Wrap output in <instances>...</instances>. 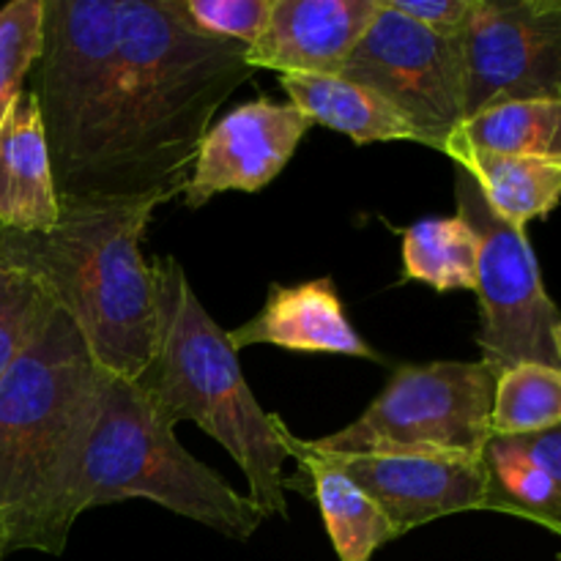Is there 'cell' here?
Listing matches in <instances>:
<instances>
[{
  "mask_svg": "<svg viewBox=\"0 0 561 561\" xmlns=\"http://www.w3.org/2000/svg\"><path fill=\"white\" fill-rule=\"evenodd\" d=\"M126 499H148L230 540H250L266 520L250 496L181 447L175 427L135 383L104 373L77 510L82 515Z\"/></svg>",
  "mask_w": 561,
  "mask_h": 561,
  "instance_id": "cell-5",
  "label": "cell"
},
{
  "mask_svg": "<svg viewBox=\"0 0 561 561\" xmlns=\"http://www.w3.org/2000/svg\"><path fill=\"white\" fill-rule=\"evenodd\" d=\"M482 460L488 471L485 510L518 515L561 537V491L535 460L504 438H491Z\"/></svg>",
  "mask_w": 561,
  "mask_h": 561,
  "instance_id": "cell-21",
  "label": "cell"
},
{
  "mask_svg": "<svg viewBox=\"0 0 561 561\" xmlns=\"http://www.w3.org/2000/svg\"><path fill=\"white\" fill-rule=\"evenodd\" d=\"M477 236L460 217H431L403 230V277L438 294L477 290Z\"/></svg>",
  "mask_w": 561,
  "mask_h": 561,
  "instance_id": "cell-20",
  "label": "cell"
},
{
  "mask_svg": "<svg viewBox=\"0 0 561 561\" xmlns=\"http://www.w3.org/2000/svg\"><path fill=\"white\" fill-rule=\"evenodd\" d=\"M288 458L299 460V469L305 471V485L296 491H305L307 496L316 499L318 513L340 561H370L378 548L398 540L381 510L348 477L305 455H288Z\"/></svg>",
  "mask_w": 561,
  "mask_h": 561,
  "instance_id": "cell-19",
  "label": "cell"
},
{
  "mask_svg": "<svg viewBox=\"0 0 561 561\" xmlns=\"http://www.w3.org/2000/svg\"><path fill=\"white\" fill-rule=\"evenodd\" d=\"M460 42L463 121L507 102H561V0H477Z\"/></svg>",
  "mask_w": 561,
  "mask_h": 561,
  "instance_id": "cell-10",
  "label": "cell"
},
{
  "mask_svg": "<svg viewBox=\"0 0 561 561\" xmlns=\"http://www.w3.org/2000/svg\"><path fill=\"white\" fill-rule=\"evenodd\" d=\"M340 77L376 91L420 135L422 146L444 153L463 124L466 69L460 36H438L381 0L376 20L359 38Z\"/></svg>",
  "mask_w": 561,
  "mask_h": 561,
  "instance_id": "cell-9",
  "label": "cell"
},
{
  "mask_svg": "<svg viewBox=\"0 0 561 561\" xmlns=\"http://www.w3.org/2000/svg\"><path fill=\"white\" fill-rule=\"evenodd\" d=\"M118 104L99 201L184 195L217 110L255 77L247 47L192 31L173 0H118Z\"/></svg>",
  "mask_w": 561,
  "mask_h": 561,
  "instance_id": "cell-1",
  "label": "cell"
},
{
  "mask_svg": "<svg viewBox=\"0 0 561 561\" xmlns=\"http://www.w3.org/2000/svg\"><path fill=\"white\" fill-rule=\"evenodd\" d=\"M118 0H44L31 93L60 201H99L118 104Z\"/></svg>",
  "mask_w": 561,
  "mask_h": 561,
  "instance_id": "cell-6",
  "label": "cell"
},
{
  "mask_svg": "<svg viewBox=\"0 0 561 561\" xmlns=\"http://www.w3.org/2000/svg\"><path fill=\"white\" fill-rule=\"evenodd\" d=\"M153 356L135 381L168 425L195 422L222 444L247 477V496L263 518L283 515L285 447L279 416L266 414L247 387L228 332L201 305L173 255L153 257Z\"/></svg>",
  "mask_w": 561,
  "mask_h": 561,
  "instance_id": "cell-4",
  "label": "cell"
},
{
  "mask_svg": "<svg viewBox=\"0 0 561 561\" xmlns=\"http://www.w3.org/2000/svg\"><path fill=\"white\" fill-rule=\"evenodd\" d=\"M553 348H557V356L561 362V321L557 323V329H553Z\"/></svg>",
  "mask_w": 561,
  "mask_h": 561,
  "instance_id": "cell-28",
  "label": "cell"
},
{
  "mask_svg": "<svg viewBox=\"0 0 561 561\" xmlns=\"http://www.w3.org/2000/svg\"><path fill=\"white\" fill-rule=\"evenodd\" d=\"M192 31L252 47L263 36L274 0H173Z\"/></svg>",
  "mask_w": 561,
  "mask_h": 561,
  "instance_id": "cell-25",
  "label": "cell"
},
{
  "mask_svg": "<svg viewBox=\"0 0 561 561\" xmlns=\"http://www.w3.org/2000/svg\"><path fill=\"white\" fill-rule=\"evenodd\" d=\"M310 129L312 121L294 104H277L266 96L230 110L197 146L181 195L186 208L206 206L214 195L230 190L261 192L283 173Z\"/></svg>",
  "mask_w": 561,
  "mask_h": 561,
  "instance_id": "cell-12",
  "label": "cell"
},
{
  "mask_svg": "<svg viewBox=\"0 0 561 561\" xmlns=\"http://www.w3.org/2000/svg\"><path fill=\"white\" fill-rule=\"evenodd\" d=\"M496 373L488 362L403 365L365 414L332 436L305 442L312 453H433L482 458L491 444Z\"/></svg>",
  "mask_w": 561,
  "mask_h": 561,
  "instance_id": "cell-7",
  "label": "cell"
},
{
  "mask_svg": "<svg viewBox=\"0 0 561 561\" xmlns=\"http://www.w3.org/2000/svg\"><path fill=\"white\" fill-rule=\"evenodd\" d=\"M455 168L466 170L502 219L524 228L542 219L561 203V168L524 157L480 151H449Z\"/></svg>",
  "mask_w": 561,
  "mask_h": 561,
  "instance_id": "cell-18",
  "label": "cell"
},
{
  "mask_svg": "<svg viewBox=\"0 0 561 561\" xmlns=\"http://www.w3.org/2000/svg\"><path fill=\"white\" fill-rule=\"evenodd\" d=\"M557 561H561V553H559V559H557Z\"/></svg>",
  "mask_w": 561,
  "mask_h": 561,
  "instance_id": "cell-30",
  "label": "cell"
},
{
  "mask_svg": "<svg viewBox=\"0 0 561 561\" xmlns=\"http://www.w3.org/2000/svg\"><path fill=\"white\" fill-rule=\"evenodd\" d=\"M290 102L312 124L348 135L354 142L414 140V126L376 91L340 75H279Z\"/></svg>",
  "mask_w": 561,
  "mask_h": 561,
  "instance_id": "cell-16",
  "label": "cell"
},
{
  "mask_svg": "<svg viewBox=\"0 0 561 561\" xmlns=\"http://www.w3.org/2000/svg\"><path fill=\"white\" fill-rule=\"evenodd\" d=\"M285 455H305L348 477L403 537L431 520L485 510L488 471L482 458L433 453H312L279 420Z\"/></svg>",
  "mask_w": 561,
  "mask_h": 561,
  "instance_id": "cell-11",
  "label": "cell"
},
{
  "mask_svg": "<svg viewBox=\"0 0 561 561\" xmlns=\"http://www.w3.org/2000/svg\"><path fill=\"white\" fill-rule=\"evenodd\" d=\"M230 348L277 345L294 354H334L387 362L348 321L332 277L299 285H272L266 307L252 321L228 332Z\"/></svg>",
  "mask_w": 561,
  "mask_h": 561,
  "instance_id": "cell-14",
  "label": "cell"
},
{
  "mask_svg": "<svg viewBox=\"0 0 561 561\" xmlns=\"http://www.w3.org/2000/svg\"><path fill=\"white\" fill-rule=\"evenodd\" d=\"M157 201H60L55 228H0V257L75 321L104 373L135 383L153 356L151 263L142 236Z\"/></svg>",
  "mask_w": 561,
  "mask_h": 561,
  "instance_id": "cell-3",
  "label": "cell"
},
{
  "mask_svg": "<svg viewBox=\"0 0 561 561\" xmlns=\"http://www.w3.org/2000/svg\"><path fill=\"white\" fill-rule=\"evenodd\" d=\"M58 214L60 197L36 96L22 91L0 121V228L42 233L55 228Z\"/></svg>",
  "mask_w": 561,
  "mask_h": 561,
  "instance_id": "cell-15",
  "label": "cell"
},
{
  "mask_svg": "<svg viewBox=\"0 0 561 561\" xmlns=\"http://www.w3.org/2000/svg\"><path fill=\"white\" fill-rule=\"evenodd\" d=\"M458 217L477 236V299L482 362L496 376L518 365L559 367L553 329L561 321L557 305L546 294L535 250L524 228L499 217L466 170H455Z\"/></svg>",
  "mask_w": 561,
  "mask_h": 561,
  "instance_id": "cell-8",
  "label": "cell"
},
{
  "mask_svg": "<svg viewBox=\"0 0 561 561\" xmlns=\"http://www.w3.org/2000/svg\"><path fill=\"white\" fill-rule=\"evenodd\" d=\"M561 425V370L548 365H518L496 378L491 436L513 438Z\"/></svg>",
  "mask_w": 561,
  "mask_h": 561,
  "instance_id": "cell-22",
  "label": "cell"
},
{
  "mask_svg": "<svg viewBox=\"0 0 561 561\" xmlns=\"http://www.w3.org/2000/svg\"><path fill=\"white\" fill-rule=\"evenodd\" d=\"M5 557H9V548H5V540H3V535H0V561H3Z\"/></svg>",
  "mask_w": 561,
  "mask_h": 561,
  "instance_id": "cell-29",
  "label": "cell"
},
{
  "mask_svg": "<svg viewBox=\"0 0 561 561\" xmlns=\"http://www.w3.org/2000/svg\"><path fill=\"white\" fill-rule=\"evenodd\" d=\"M102 381L82 332L55 305L0 376V535L9 553L66 551Z\"/></svg>",
  "mask_w": 561,
  "mask_h": 561,
  "instance_id": "cell-2",
  "label": "cell"
},
{
  "mask_svg": "<svg viewBox=\"0 0 561 561\" xmlns=\"http://www.w3.org/2000/svg\"><path fill=\"white\" fill-rule=\"evenodd\" d=\"M394 11L438 36H463L477 0H387Z\"/></svg>",
  "mask_w": 561,
  "mask_h": 561,
  "instance_id": "cell-26",
  "label": "cell"
},
{
  "mask_svg": "<svg viewBox=\"0 0 561 561\" xmlns=\"http://www.w3.org/2000/svg\"><path fill=\"white\" fill-rule=\"evenodd\" d=\"M44 42V0H11L0 9V121L25 88Z\"/></svg>",
  "mask_w": 561,
  "mask_h": 561,
  "instance_id": "cell-23",
  "label": "cell"
},
{
  "mask_svg": "<svg viewBox=\"0 0 561 561\" xmlns=\"http://www.w3.org/2000/svg\"><path fill=\"white\" fill-rule=\"evenodd\" d=\"M49 310V296L27 274L0 257V376L31 343Z\"/></svg>",
  "mask_w": 561,
  "mask_h": 561,
  "instance_id": "cell-24",
  "label": "cell"
},
{
  "mask_svg": "<svg viewBox=\"0 0 561 561\" xmlns=\"http://www.w3.org/2000/svg\"><path fill=\"white\" fill-rule=\"evenodd\" d=\"M449 151H480L524 157L561 168V102H507L463 121L444 146Z\"/></svg>",
  "mask_w": 561,
  "mask_h": 561,
  "instance_id": "cell-17",
  "label": "cell"
},
{
  "mask_svg": "<svg viewBox=\"0 0 561 561\" xmlns=\"http://www.w3.org/2000/svg\"><path fill=\"white\" fill-rule=\"evenodd\" d=\"M378 9L381 0H274L247 64L279 75H340Z\"/></svg>",
  "mask_w": 561,
  "mask_h": 561,
  "instance_id": "cell-13",
  "label": "cell"
},
{
  "mask_svg": "<svg viewBox=\"0 0 561 561\" xmlns=\"http://www.w3.org/2000/svg\"><path fill=\"white\" fill-rule=\"evenodd\" d=\"M504 442L513 444L518 453H524L526 458L535 460L548 477L559 485L561 491V425L548 427L540 433H526V436H513L504 438Z\"/></svg>",
  "mask_w": 561,
  "mask_h": 561,
  "instance_id": "cell-27",
  "label": "cell"
}]
</instances>
